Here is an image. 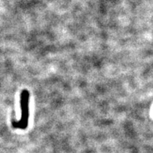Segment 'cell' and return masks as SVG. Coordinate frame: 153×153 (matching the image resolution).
<instances>
[{
    "label": "cell",
    "mask_w": 153,
    "mask_h": 153,
    "mask_svg": "<svg viewBox=\"0 0 153 153\" xmlns=\"http://www.w3.org/2000/svg\"><path fill=\"white\" fill-rule=\"evenodd\" d=\"M29 99H30V93L28 90L24 89L20 93V109H21V117L20 120L12 121V126L13 128L25 130L28 126Z\"/></svg>",
    "instance_id": "cell-1"
}]
</instances>
